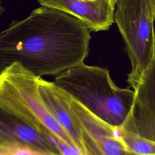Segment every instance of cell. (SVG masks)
I'll use <instances>...</instances> for the list:
<instances>
[{"instance_id":"obj_2","label":"cell","mask_w":155,"mask_h":155,"mask_svg":"<svg viewBox=\"0 0 155 155\" xmlns=\"http://www.w3.org/2000/svg\"><path fill=\"white\" fill-rule=\"evenodd\" d=\"M38 79L18 62L1 70L0 111L34 128L48 142L49 138H56L75 147L70 136L47 107Z\"/></svg>"},{"instance_id":"obj_4","label":"cell","mask_w":155,"mask_h":155,"mask_svg":"<svg viewBox=\"0 0 155 155\" xmlns=\"http://www.w3.org/2000/svg\"><path fill=\"white\" fill-rule=\"evenodd\" d=\"M154 20L148 0H116L114 22L130 61L127 82L133 89L155 53Z\"/></svg>"},{"instance_id":"obj_9","label":"cell","mask_w":155,"mask_h":155,"mask_svg":"<svg viewBox=\"0 0 155 155\" xmlns=\"http://www.w3.org/2000/svg\"><path fill=\"white\" fill-rule=\"evenodd\" d=\"M121 137L128 148L137 155H155V141L128 131L122 127Z\"/></svg>"},{"instance_id":"obj_3","label":"cell","mask_w":155,"mask_h":155,"mask_svg":"<svg viewBox=\"0 0 155 155\" xmlns=\"http://www.w3.org/2000/svg\"><path fill=\"white\" fill-rule=\"evenodd\" d=\"M54 82L116 127L124 125L133 105L134 90L118 87L105 68L83 62L56 75Z\"/></svg>"},{"instance_id":"obj_8","label":"cell","mask_w":155,"mask_h":155,"mask_svg":"<svg viewBox=\"0 0 155 155\" xmlns=\"http://www.w3.org/2000/svg\"><path fill=\"white\" fill-rule=\"evenodd\" d=\"M0 140L26 144L45 151L60 153L57 148L36 130L1 111Z\"/></svg>"},{"instance_id":"obj_11","label":"cell","mask_w":155,"mask_h":155,"mask_svg":"<svg viewBox=\"0 0 155 155\" xmlns=\"http://www.w3.org/2000/svg\"><path fill=\"white\" fill-rule=\"evenodd\" d=\"M148 2L155 17V0H148Z\"/></svg>"},{"instance_id":"obj_10","label":"cell","mask_w":155,"mask_h":155,"mask_svg":"<svg viewBox=\"0 0 155 155\" xmlns=\"http://www.w3.org/2000/svg\"><path fill=\"white\" fill-rule=\"evenodd\" d=\"M0 155H62L42 149L7 140H0Z\"/></svg>"},{"instance_id":"obj_7","label":"cell","mask_w":155,"mask_h":155,"mask_svg":"<svg viewBox=\"0 0 155 155\" xmlns=\"http://www.w3.org/2000/svg\"><path fill=\"white\" fill-rule=\"evenodd\" d=\"M81 21L91 31L108 30L114 22L116 0H38Z\"/></svg>"},{"instance_id":"obj_6","label":"cell","mask_w":155,"mask_h":155,"mask_svg":"<svg viewBox=\"0 0 155 155\" xmlns=\"http://www.w3.org/2000/svg\"><path fill=\"white\" fill-rule=\"evenodd\" d=\"M133 90V105L122 127L128 131L155 141V53Z\"/></svg>"},{"instance_id":"obj_1","label":"cell","mask_w":155,"mask_h":155,"mask_svg":"<svg viewBox=\"0 0 155 155\" xmlns=\"http://www.w3.org/2000/svg\"><path fill=\"white\" fill-rule=\"evenodd\" d=\"M91 31L59 10L41 5L0 35V70L14 62L38 77L56 76L84 62Z\"/></svg>"},{"instance_id":"obj_5","label":"cell","mask_w":155,"mask_h":155,"mask_svg":"<svg viewBox=\"0 0 155 155\" xmlns=\"http://www.w3.org/2000/svg\"><path fill=\"white\" fill-rule=\"evenodd\" d=\"M59 88L68 110L85 133L94 155H137L123 140L122 127L106 122L73 95Z\"/></svg>"}]
</instances>
